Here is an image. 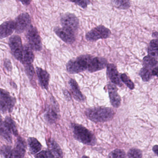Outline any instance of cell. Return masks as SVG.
Here are the masks:
<instances>
[{"label": "cell", "mask_w": 158, "mask_h": 158, "mask_svg": "<svg viewBox=\"0 0 158 158\" xmlns=\"http://www.w3.org/2000/svg\"><path fill=\"white\" fill-rule=\"evenodd\" d=\"M108 89L112 105L114 108H118L121 105V98L117 92V88L114 84H110L108 85Z\"/></svg>", "instance_id": "cell-12"}, {"label": "cell", "mask_w": 158, "mask_h": 158, "mask_svg": "<svg viewBox=\"0 0 158 158\" xmlns=\"http://www.w3.org/2000/svg\"><path fill=\"white\" fill-rule=\"evenodd\" d=\"M9 43L13 54L17 60L21 61L23 48L21 37L16 35L12 36L10 38Z\"/></svg>", "instance_id": "cell-8"}, {"label": "cell", "mask_w": 158, "mask_h": 158, "mask_svg": "<svg viewBox=\"0 0 158 158\" xmlns=\"http://www.w3.org/2000/svg\"><path fill=\"white\" fill-rule=\"evenodd\" d=\"M85 114L91 121L96 123H102L111 120L114 116V112L111 108L95 107L87 109Z\"/></svg>", "instance_id": "cell-1"}, {"label": "cell", "mask_w": 158, "mask_h": 158, "mask_svg": "<svg viewBox=\"0 0 158 158\" xmlns=\"http://www.w3.org/2000/svg\"><path fill=\"white\" fill-rule=\"evenodd\" d=\"M73 2H74L77 5H79V6L83 9H85L87 7L88 5L90 4V2L89 1H71Z\"/></svg>", "instance_id": "cell-33"}, {"label": "cell", "mask_w": 158, "mask_h": 158, "mask_svg": "<svg viewBox=\"0 0 158 158\" xmlns=\"http://www.w3.org/2000/svg\"><path fill=\"white\" fill-rule=\"evenodd\" d=\"M63 93L66 99L68 100H70L71 99V95H70V93L68 92V90L64 89L63 90Z\"/></svg>", "instance_id": "cell-35"}, {"label": "cell", "mask_w": 158, "mask_h": 158, "mask_svg": "<svg viewBox=\"0 0 158 158\" xmlns=\"http://www.w3.org/2000/svg\"><path fill=\"white\" fill-rule=\"evenodd\" d=\"M139 75L144 82H148L149 81L152 76L151 72L150 70L145 67L141 68L139 71Z\"/></svg>", "instance_id": "cell-26"}, {"label": "cell", "mask_w": 158, "mask_h": 158, "mask_svg": "<svg viewBox=\"0 0 158 158\" xmlns=\"http://www.w3.org/2000/svg\"><path fill=\"white\" fill-rule=\"evenodd\" d=\"M54 31L63 41L67 44H73L75 41L74 33L64 27H56L54 28Z\"/></svg>", "instance_id": "cell-11"}, {"label": "cell", "mask_w": 158, "mask_h": 158, "mask_svg": "<svg viewBox=\"0 0 158 158\" xmlns=\"http://www.w3.org/2000/svg\"><path fill=\"white\" fill-rule=\"evenodd\" d=\"M35 158H52L48 150H43L35 155Z\"/></svg>", "instance_id": "cell-32"}, {"label": "cell", "mask_w": 158, "mask_h": 158, "mask_svg": "<svg viewBox=\"0 0 158 158\" xmlns=\"http://www.w3.org/2000/svg\"><path fill=\"white\" fill-rule=\"evenodd\" d=\"M111 33L109 28L103 26H99L88 32L86 35V39L88 41H94L99 39H107L110 36Z\"/></svg>", "instance_id": "cell-5"}, {"label": "cell", "mask_w": 158, "mask_h": 158, "mask_svg": "<svg viewBox=\"0 0 158 158\" xmlns=\"http://www.w3.org/2000/svg\"><path fill=\"white\" fill-rule=\"evenodd\" d=\"M3 122L12 135H14L15 136L18 135V131L16 128V125L12 119L9 116H7Z\"/></svg>", "instance_id": "cell-25"}, {"label": "cell", "mask_w": 158, "mask_h": 158, "mask_svg": "<svg viewBox=\"0 0 158 158\" xmlns=\"http://www.w3.org/2000/svg\"><path fill=\"white\" fill-rule=\"evenodd\" d=\"M27 38L29 47L35 51H40L42 49L41 39L36 27H29L27 34Z\"/></svg>", "instance_id": "cell-7"}, {"label": "cell", "mask_w": 158, "mask_h": 158, "mask_svg": "<svg viewBox=\"0 0 158 158\" xmlns=\"http://www.w3.org/2000/svg\"><path fill=\"white\" fill-rule=\"evenodd\" d=\"M143 63L144 67L150 70L151 68H154L157 66L158 61L156 59L148 55L143 58Z\"/></svg>", "instance_id": "cell-24"}, {"label": "cell", "mask_w": 158, "mask_h": 158, "mask_svg": "<svg viewBox=\"0 0 158 158\" xmlns=\"http://www.w3.org/2000/svg\"><path fill=\"white\" fill-rule=\"evenodd\" d=\"M72 127L74 137L79 142L89 146H94L97 139L93 133L81 125L73 124Z\"/></svg>", "instance_id": "cell-3"}, {"label": "cell", "mask_w": 158, "mask_h": 158, "mask_svg": "<svg viewBox=\"0 0 158 158\" xmlns=\"http://www.w3.org/2000/svg\"><path fill=\"white\" fill-rule=\"evenodd\" d=\"M48 151L52 158H63L62 150L58 143L53 139H49L48 141Z\"/></svg>", "instance_id": "cell-15"}, {"label": "cell", "mask_w": 158, "mask_h": 158, "mask_svg": "<svg viewBox=\"0 0 158 158\" xmlns=\"http://www.w3.org/2000/svg\"><path fill=\"white\" fill-rule=\"evenodd\" d=\"M126 154L124 151L116 149L109 153L108 158H126Z\"/></svg>", "instance_id": "cell-27"}, {"label": "cell", "mask_w": 158, "mask_h": 158, "mask_svg": "<svg viewBox=\"0 0 158 158\" xmlns=\"http://www.w3.org/2000/svg\"><path fill=\"white\" fill-rule=\"evenodd\" d=\"M93 57L90 55H82L75 60H70L66 64L67 72L70 74H76L87 70Z\"/></svg>", "instance_id": "cell-4"}, {"label": "cell", "mask_w": 158, "mask_h": 158, "mask_svg": "<svg viewBox=\"0 0 158 158\" xmlns=\"http://www.w3.org/2000/svg\"><path fill=\"white\" fill-rule=\"evenodd\" d=\"M107 73L112 83L119 86L123 85L117 68L114 64H109L107 66Z\"/></svg>", "instance_id": "cell-13"}, {"label": "cell", "mask_w": 158, "mask_h": 158, "mask_svg": "<svg viewBox=\"0 0 158 158\" xmlns=\"http://www.w3.org/2000/svg\"><path fill=\"white\" fill-rule=\"evenodd\" d=\"M114 4L115 5L116 8L121 10H127L130 7V2L128 1H123V0H120V1H112Z\"/></svg>", "instance_id": "cell-28"}, {"label": "cell", "mask_w": 158, "mask_h": 158, "mask_svg": "<svg viewBox=\"0 0 158 158\" xmlns=\"http://www.w3.org/2000/svg\"><path fill=\"white\" fill-rule=\"evenodd\" d=\"M34 58L35 55L30 47L27 45L23 46L21 62L25 64H32V63L34 61Z\"/></svg>", "instance_id": "cell-18"}, {"label": "cell", "mask_w": 158, "mask_h": 158, "mask_svg": "<svg viewBox=\"0 0 158 158\" xmlns=\"http://www.w3.org/2000/svg\"><path fill=\"white\" fill-rule=\"evenodd\" d=\"M4 65L8 71H11L12 70V65L11 63L10 60L6 59L4 60Z\"/></svg>", "instance_id": "cell-34"}, {"label": "cell", "mask_w": 158, "mask_h": 158, "mask_svg": "<svg viewBox=\"0 0 158 158\" xmlns=\"http://www.w3.org/2000/svg\"><path fill=\"white\" fill-rule=\"evenodd\" d=\"M58 111V105H54L52 108H49L45 114V118L46 121H48L50 123H55L58 118V114L57 113Z\"/></svg>", "instance_id": "cell-20"}, {"label": "cell", "mask_w": 158, "mask_h": 158, "mask_svg": "<svg viewBox=\"0 0 158 158\" xmlns=\"http://www.w3.org/2000/svg\"><path fill=\"white\" fill-rule=\"evenodd\" d=\"M28 144L31 153L36 154L41 150L42 145L40 142L34 137H30L28 139Z\"/></svg>", "instance_id": "cell-21"}, {"label": "cell", "mask_w": 158, "mask_h": 158, "mask_svg": "<svg viewBox=\"0 0 158 158\" xmlns=\"http://www.w3.org/2000/svg\"><path fill=\"white\" fill-rule=\"evenodd\" d=\"M12 134L5 125L4 122L0 123V135H1L8 142H12Z\"/></svg>", "instance_id": "cell-22"}, {"label": "cell", "mask_w": 158, "mask_h": 158, "mask_svg": "<svg viewBox=\"0 0 158 158\" xmlns=\"http://www.w3.org/2000/svg\"><path fill=\"white\" fill-rule=\"evenodd\" d=\"M15 23V30L16 32L19 33H23L30 27L31 23V18L28 13H25L21 14L16 18Z\"/></svg>", "instance_id": "cell-9"}, {"label": "cell", "mask_w": 158, "mask_h": 158, "mask_svg": "<svg viewBox=\"0 0 158 158\" xmlns=\"http://www.w3.org/2000/svg\"><path fill=\"white\" fill-rule=\"evenodd\" d=\"M25 71L27 76L30 79H32L35 76V69L32 64H25Z\"/></svg>", "instance_id": "cell-31"}, {"label": "cell", "mask_w": 158, "mask_h": 158, "mask_svg": "<svg viewBox=\"0 0 158 158\" xmlns=\"http://www.w3.org/2000/svg\"><path fill=\"white\" fill-rule=\"evenodd\" d=\"M26 143L21 137L16 140L14 148L9 146H2L1 148V153L4 158H23L26 150Z\"/></svg>", "instance_id": "cell-2"}, {"label": "cell", "mask_w": 158, "mask_h": 158, "mask_svg": "<svg viewBox=\"0 0 158 158\" xmlns=\"http://www.w3.org/2000/svg\"><path fill=\"white\" fill-rule=\"evenodd\" d=\"M152 75L154 76H157V74H158V67H154L152 71H151Z\"/></svg>", "instance_id": "cell-36"}, {"label": "cell", "mask_w": 158, "mask_h": 158, "mask_svg": "<svg viewBox=\"0 0 158 158\" xmlns=\"http://www.w3.org/2000/svg\"><path fill=\"white\" fill-rule=\"evenodd\" d=\"M69 84L71 87L72 94L75 99L79 102L84 101L85 98L80 91L79 86L76 81L74 79H71L69 81Z\"/></svg>", "instance_id": "cell-19"}, {"label": "cell", "mask_w": 158, "mask_h": 158, "mask_svg": "<svg viewBox=\"0 0 158 158\" xmlns=\"http://www.w3.org/2000/svg\"><path fill=\"white\" fill-rule=\"evenodd\" d=\"M152 36L153 37H155L157 38V37H158V33H157V32H154V33H152Z\"/></svg>", "instance_id": "cell-39"}, {"label": "cell", "mask_w": 158, "mask_h": 158, "mask_svg": "<svg viewBox=\"0 0 158 158\" xmlns=\"http://www.w3.org/2000/svg\"><path fill=\"white\" fill-rule=\"evenodd\" d=\"M15 29V23L14 21H8L3 23L0 25V39L5 38L10 35Z\"/></svg>", "instance_id": "cell-14"}, {"label": "cell", "mask_w": 158, "mask_h": 158, "mask_svg": "<svg viewBox=\"0 0 158 158\" xmlns=\"http://www.w3.org/2000/svg\"><path fill=\"white\" fill-rule=\"evenodd\" d=\"M127 157L128 158H142V152L139 149L132 148L128 151Z\"/></svg>", "instance_id": "cell-29"}, {"label": "cell", "mask_w": 158, "mask_h": 158, "mask_svg": "<svg viewBox=\"0 0 158 158\" xmlns=\"http://www.w3.org/2000/svg\"><path fill=\"white\" fill-rule=\"evenodd\" d=\"M148 56L157 59L158 57V40H153L151 41L149 47L148 49Z\"/></svg>", "instance_id": "cell-23"}, {"label": "cell", "mask_w": 158, "mask_h": 158, "mask_svg": "<svg viewBox=\"0 0 158 158\" xmlns=\"http://www.w3.org/2000/svg\"><path fill=\"white\" fill-rule=\"evenodd\" d=\"M152 150H153V152L155 153L156 155H158V146L157 145H155L152 148Z\"/></svg>", "instance_id": "cell-37"}, {"label": "cell", "mask_w": 158, "mask_h": 158, "mask_svg": "<svg viewBox=\"0 0 158 158\" xmlns=\"http://www.w3.org/2000/svg\"><path fill=\"white\" fill-rule=\"evenodd\" d=\"M108 65V61L102 57H93L89 65L87 70L90 73L100 71L106 68Z\"/></svg>", "instance_id": "cell-10"}, {"label": "cell", "mask_w": 158, "mask_h": 158, "mask_svg": "<svg viewBox=\"0 0 158 158\" xmlns=\"http://www.w3.org/2000/svg\"><path fill=\"white\" fill-rule=\"evenodd\" d=\"M0 100L6 105L8 111L11 112L15 103V99L13 98L9 92L0 89Z\"/></svg>", "instance_id": "cell-16"}, {"label": "cell", "mask_w": 158, "mask_h": 158, "mask_svg": "<svg viewBox=\"0 0 158 158\" xmlns=\"http://www.w3.org/2000/svg\"><path fill=\"white\" fill-rule=\"evenodd\" d=\"M36 73L41 86L43 88L48 89L50 80V75L48 73L39 67H37Z\"/></svg>", "instance_id": "cell-17"}, {"label": "cell", "mask_w": 158, "mask_h": 158, "mask_svg": "<svg viewBox=\"0 0 158 158\" xmlns=\"http://www.w3.org/2000/svg\"><path fill=\"white\" fill-rule=\"evenodd\" d=\"M61 23L63 27L73 33H76L79 27V20L74 14L67 13L63 15L61 18Z\"/></svg>", "instance_id": "cell-6"}, {"label": "cell", "mask_w": 158, "mask_h": 158, "mask_svg": "<svg viewBox=\"0 0 158 158\" xmlns=\"http://www.w3.org/2000/svg\"><path fill=\"white\" fill-rule=\"evenodd\" d=\"M21 2H22L23 4H24V5H29V4L31 3V1H21Z\"/></svg>", "instance_id": "cell-38"}, {"label": "cell", "mask_w": 158, "mask_h": 158, "mask_svg": "<svg viewBox=\"0 0 158 158\" xmlns=\"http://www.w3.org/2000/svg\"><path fill=\"white\" fill-rule=\"evenodd\" d=\"M82 158H89V157H88V156H83V157H82Z\"/></svg>", "instance_id": "cell-40"}, {"label": "cell", "mask_w": 158, "mask_h": 158, "mask_svg": "<svg viewBox=\"0 0 158 158\" xmlns=\"http://www.w3.org/2000/svg\"><path fill=\"white\" fill-rule=\"evenodd\" d=\"M121 80L130 89H133L135 88L134 83L125 73H123L121 75Z\"/></svg>", "instance_id": "cell-30"}, {"label": "cell", "mask_w": 158, "mask_h": 158, "mask_svg": "<svg viewBox=\"0 0 158 158\" xmlns=\"http://www.w3.org/2000/svg\"><path fill=\"white\" fill-rule=\"evenodd\" d=\"M0 79H1V76H0Z\"/></svg>", "instance_id": "cell-42"}, {"label": "cell", "mask_w": 158, "mask_h": 158, "mask_svg": "<svg viewBox=\"0 0 158 158\" xmlns=\"http://www.w3.org/2000/svg\"><path fill=\"white\" fill-rule=\"evenodd\" d=\"M2 122V119L1 115L0 114V123Z\"/></svg>", "instance_id": "cell-41"}]
</instances>
